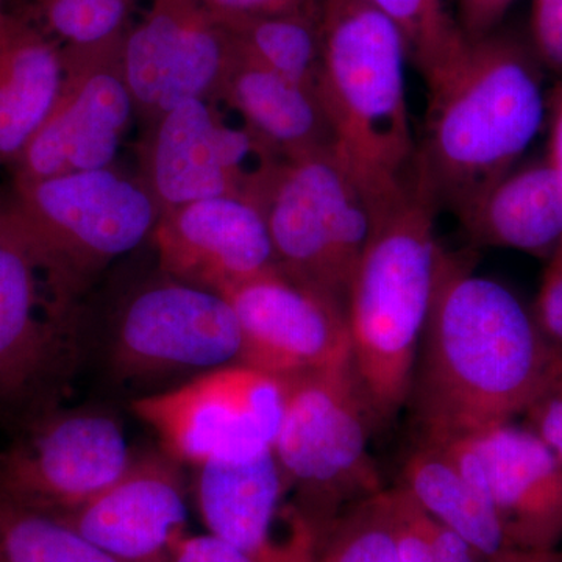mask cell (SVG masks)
Returning <instances> with one entry per match:
<instances>
[{"label":"cell","mask_w":562,"mask_h":562,"mask_svg":"<svg viewBox=\"0 0 562 562\" xmlns=\"http://www.w3.org/2000/svg\"><path fill=\"white\" fill-rule=\"evenodd\" d=\"M3 562H124L46 514L0 501Z\"/></svg>","instance_id":"d4e9b609"},{"label":"cell","mask_w":562,"mask_h":562,"mask_svg":"<svg viewBox=\"0 0 562 562\" xmlns=\"http://www.w3.org/2000/svg\"><path fill=\"white\" fill-rule=\"evenodd\" d=\"M0 562H3L2 553H0Z\"/></svg>","instance_id":"ab89813d"},{"label":"cell","mask_w":562,"mask_h":562,"mask_svg":"<svg viewBox=\"0 0 562 562\" xmlns=\"http://www.w3.org/2000/svg\"><path fill=\"white\" fill-rule=\"evenodd\" d=\"M398 484L425 512L458 532L486 560L508 549L486 495L441 443L417 442L403 462Z\"/></svg>","instance_id":"603a6c76"},{"label":"cell","mask_w":562,"mask_h":562,"mask_svg":"<svg viewBox=\"0 0 562 562\" xmlns=\"http://www.w3.org/2000/svg\"><path fill=\"white\" fill-rule=\"evenodd\" d=\"M398 29L409 61L425 83L457 57L468 36L449 9V0H368Z\"/></svg>","instance_id":"484cf974"},{"label":"cell","mask_w":562,"mask_h":562,"mask_svg":"<svg viewBox=\"0 0 562 562\" xmlns=\"http://www.w3.org/2000/svg\"><path fill=\"white\" fill-rule=\"evenodd\" d=\"M316 558V557H314ZM171 562H268L213 535L187 532L172 550ZM314 562V561H313Z\"/></svg>","instance_id":"d6a6232c"},{"label":"cell","mask_w":562,"mask_h":562,"mask_svg":"<svg viewBox=\"0 0 562 562\" xmlns=\"http://www.w3.org/2000/svg\"><path fill=\"white\" fill-rule=\"evenodd\" d=\"M458 217L483 246L552 254L562 243V177L547 157L516 166Z\"/></svg>","instance_id":"44dd1931"},{"label":"cell","mask_w":562,"mask_h":562,"mask_svg":"<svg viewBox=\"0 0 562 562\" xmlns=\"http://www.w3.org/2000/svg\"><path fill=\"white\" fill-rule=\"evenodd\" d=\"M125 33L90 46H60V88L11 169L13 180L114 166L136 114L122 60Z\"/></svg>","instance_id":"8fae6325"},{"label":"cell","mask_w":562,"mask_h":562,"mask_svg":"<svg viewBox=\"0 0 562 562\" xmlns=\"http://www.w3.org/2000/svg\"><path fill=\"white\" fill-rule=\"evenodd\" d=\"M527 427L538 435L562 462V375L542 392L528 412Z\"/></svg>","instance_id":"1f68e13d"},{"label":"cell","mask_w":562,"mask_h":562,"mask_svg":"<svg viewBox=\"0 0 562 562\" xmlns=\"http://www.w3.org/2000/svg\"><path fill=\"white\" fill-rule=\"evenodd\" d=\"M284 382L273 453L292 512L321 542L347 509L384 490L369 450L375 414L351 360Z\"/></svg>","instance_id":"8992f818"},{"label":"cell","mask_w":562,"mask_h":562,"mask_svg":"<svg viewBox=\"0 0 562 562\" xmlns=\"http://www.w3.org/2000/svg\"><path fill=\"white\" fill-rule=\"evenodd\" d=\"M241 346L238 319L224 295L160 271L117 303L110 349L122 376L151 379L236 364Z\"/></svg>","instance_id":"30bf717a"},{"label":"cell","mask_w":562,"mask_h":562,"mask_svg":"<svg viewBox=\"0 0 562 562\" xmlns=\"http://www.w3.org/2000/svg\"><path fill=\"white\" fill-rule=\"evenodd\" d=\"M7 195L33 246L85 299L114 261L149 241L161 216L140 177L132 179L114 166L13 180Z\"/></svg>","instance_id":"ba28073f"},{"label":"cell","mask_w":562,"mask_h":562,"mask_svg":"<svg viewBox=\"0 0 562 562\" xmlns=\"http://www.w3.org/2000/svg\"><path fill=\"white\" fill-rule=\"evenodd\" d=\"M140 180L161 213L205 199L255 202L280 160L246 124H227L210 99H192L150 125Z\"/></svg>","instance_id":"4fadbf2b"},{"label":"cell","mask_w":562,"mask_h":562,"mask_svg":"<svg viewBox=\"0 0 562 562\" xmlns=\"http://www.w3.org/2000/svg\"><path fill=\"white\" fill-rule=\"evenodd\" d=\"M319 95L335 151L371 199L375 214L414 173V143L398 29L368 0H322Z\"/></svg>","instance_id":"277c9868"},{"label":"cell","mask_w":562,"mask_h":562,"mask_svg":"<svg viewBox=\"0 0 562 562\" xmlns=\"http://www.w3.org/2000/svg\"><path fill=\"white\" fill-rule=\"evenodd\" d=\"M486 495L508 549L562 542V462L530 428L514 422L441 443Z\"/></svg>","instance_id":"2e32d148"},{"label":"cell","mask_w":562,"mask_h":562,"mask_svg":"<svg viewBox=\"0 0 562 562\" xmlns=\"http://www.w3.org/2000/svg\"><path fill=\"white\" fill-rule=\"evenodd\" d=\"M547 160L562 177V83L554 95L552 128H550L549 154Z\"/></svg>","instance_id":"d590c367"},{"label":"cell","mask_w":562,"mask_h":562,"mask_svg":"<svg viewBox=\"0 0 562 562\" xmlns=\"http://www.w3.org/2000/svg\"><path fill=\"white\" fill-rule=\"evenodd\" d=\"M384 498L397 546L398 562L486 561L458 532L425 512L402 484L384 487Z\"/></svg>","instance_id":"83f0119b"},{"label":"cell","mask_w":562,"mask_h":562,"mask_svg":"<svg viewBox=\"0 0 562 562\" xmlns=\"http://www.w3.org/2000/svg\"><path fill=\"white\" fill-rule=\"evenodd\" d=\"M314 562H398L384 490L351 506L331 525Z\"/></svg>","instance_id":"f1b7e54d"},{"label":"cell","mask_w":562,"mask_h":562,"mask_svg":"<svg viewBox=\"0 0 562 562\" xmlns=\"http://www.w3.org/2000/svg\"><path fill=\"white\" fill-rule=\"evenodd\" d=\"M530 46L541 66L562 74V0H532Z\"/></svg>","instance_id":"f546056e"},{"label":"cell","mask_w":562,"mask_h":562,"mask_svg":"<svg viewBox=\"0 0 562 562\" xmlns=\"http://www.w3.org/2000/svg\"><path fill=\"white\" fill-rule=\"evenodd\" d=\"M87 299L33 246L0 194V416L22 428L60 408L83 351Z\"/></svg>","instance_id":"5b68a950"},{"label":"cell","mask_w":562,"mask_h":562,"mask_svg":"<svg viewBox=\"0 0 562 562\" xmlns=\"http://www.w3.org/2000/svg\"><path fill=\"white\" fill-rule=\"evenodd\" d=\"M232 57L231 38L201 0H151L122 46L136 114L150 127L180 103L216 102Z\"/></svg>","instance_id":"5bb4252c"},{"label":"cell","mask_w":562,"mask_h":562,"mask_svg":"<svg viewBox=\"0 0 562 562\" xmlns=\"http://www.w3.org/2000/svg\"><path fill=\"white\" fill-rule=\"evenodd\" d=\"M194 495L210 535L268 562H313L317 538L294 516L290 538L279 541L273 525L286 495L273 449L247 460H216L194 468Z\"/></svg>","instance_id":"d6986e66"},{"label":"cell","mask_w":562,"mask_h":562,"mask_svg":"<svg viewBox=\"0 0 562 562\" xmlns=\"http://www.w3.org/2000/svg\"><path fill=\"white\" fill-rule=\"evenodd\" d=\"M255 202L268 224L277 269L346 305L375 209L336 151L280 158Z\"/></svg>","instance_id":"52a82bcc"},{"label":"cell","mask_w":562,"mask_h":562,"mask_svg":"<svg viewBox=\"0 0 562 562\" xmlns=\"http://www.w3.org/2000/svg\"><path fill=\"white\" fill-rule=\"evenodd\" d=\"M562 375V353L519 299L443 250L408 403L419 441L509 424Z\"/></svg>","instance_id":"6da1fadb"},{"label":"cell","mask_w":562,"mask_h":562,"mask_svg":"<svg viewBox=\"0 0 562 562\" xmlns=\"http://www.w3.org/2000/svg\"><path fill=\"white\" fill-rule=\"evenodd\" d=\"M135 0H31L20 11L58 46H90L124 35Z\"/></svg>","instance_id":"4316f807"},{"label":"cell","mask_w":562,"mask_h":562,"mask_svg":"<svg viewBox=\"0 0 562 562\" xmlns=\"http://www.w3.org/2000/svg\"><path fill=\"white\" fill-rule=\"evenodd\" d=\"M132 460L110 414L54 409L0 452V501L60 516L110 487Z\"/></svg>","instance_id":"7c38bea8"},{"label":"cell","mask_w":562,"mask_h":562,"mask_svg":"<svg viewBox=\"0 0 562 562\" xmlns=\"http://www.w3.org/2000/svg\"><path fill=\"white\" fill-rule=\"evenodd\" d=\"M216 21L243 18L271 16V14L319 13L322 0H201Z\"/></svg>","instance_id":"4dcf8cb0"},{"label":"cell","mask_w":562,"mask_h":562,"mask_svg":"<svg viewBox=\"0 0 562 562\" xmlns=\"http://www.w3.org/2000/svg\"><path fill=\"white\" fill-rule=\"evenodd\" d=\"M284 402V379L236 362L140 397L133 413L157 432L162 452L198 468L272 450Z\"/></svg>","instance_id":"9c48e42d"},{"label":"cell","mask_w":562,"mask_h":562,"mask_svg":"<svg viewBox=\"0 0 562 562\" xmlns=\"http://www.w3.org/2000/svg\"><path fill=\"white\" fill-rule=\"evenodd\" d=\"M553 262H557V265H560L562 268V243L560 244V247H558L557 251H554Z\"/></svg>","instance_id":"f35d334b"},{"label":"cell","mask_w":562,"mask_h":562,"mask_svg":"<svg viewBox=\"0 0 562 562\" xmlns=\"http://www.w3.org/2000/svg\"><path fill=\"white\" fill-rule=\"evenodd\" d=\"M539 68L530 44L495 31L468 38L427 81V117L414 172L439 206L461 216L516 168L546 114Z\"/></svg>","instance_id":"7a4b0ae2"},{"label":"cell","mask_w":562,"mask_h":562,"mask_svg":"<svg viewBox=\"0 0 562 562\" xmlns=\"http://www.w3.org/2000/svg\"><path fill=\"white\" fill-rule=\"evenodd\" d=\"M532 314L543 335L562 353V268L557 262L552 261L543 276Z\"/></svg>","instance_id":"836d02e7"},{"label":"cell","mask_w":562,"mask_h":562,"mask_svg":"<svg viewBox=\"0 0 562 562\" xmlns=\"http://www.w3.org/2000/svg\"><path fill=\"white\" fill-rule=\"evenodd\" d=\"M222 295L241 330V364L288 379L351 360L346 305L279 269Z\"/></svg>","instance_id":"9a60e30c"},{"label":"cell","mask_w":562,"mask_h":562,"mask_svg":"<svg viewBox=\"0 0 562 562\" xmlns=\"http://www.w3.org/2000/svg\"><path fill=\"white\" fill-rule=\"evenodd\" d=\"M516 0H457V21L469 40L483 38L498 24Z\"/></svg>","instance_id":"e575fe53"},{"label":"cell","mask_w":562,"mask_h":562,"mask_svg":"<svg viewBox=\"0 0 562 562\" xmlns=\"http://www.w3.org/2000/svg\"><path fill=\"white\" fill-rule=\"evenodd\" d=\"M61 49L0 0V169H13L60 88Z\"/></svg>","instance_id":"7402d4cb"},{"label":"cell","mask_w":562,"mask_h":562,"mask_svg":"<svg viewBox=\"0 0 562 562\" xmlns=\"http://www.w3.org/2000/svg\"><path fill=\"white\" fill-rule=\"evenodd\" d=\"M124 562H171L187 535L180 462L166 452L133 457L110 487L74 512L50 516Z\"/></svg>","instance_id":"ac0fdd59"},{"label":"cell","mask_w":562,"mask_h":562,"mask_svg":"<svg viewBox=\"0 0 562 562\" xmlns=\"http://www.w3.org/2000/svg\"><path fill=\"white\" fill-rule=\"evenodd\" d=\"M484 562H562V549L522 550L506 549Z\"/></svg>","instance_id":"8d00e7d4"},{"label":"cell","mask_w":562,"mask_h":562,"mask_svg":"<svg viewBox=\"0 0 562 562\" xmlns=\"http://www.w3.org/2000/svg\"><path fill=\"white\" fill-rule=\"evenodd\" d=\"M216 22L244 57L319 92L321 11Z\"/></svg>","instance_id":"cb8c5ba5"},{"label":"cell","mask_w":562,"mask_h":562,"mask_svg":"<svg viewBox=\"0 0 562 562\" xmlns=\"http://www.w3.org/2000/svg\"><path fill=\"white\" fill-rule=\"evenodd\" d=\"M31 0H7L11 10L21 11Z\"/></svg>","instance_id":"74e56055"},{"label":"cell","mask_w":562,"mask_h":562,"mask_svg":"<svg viewBox=\"0 0 562 562\" xmlns=\"http://www.w3.org/2000/svg\"><path fill=\"white\" fill-rule=\"evenodd\" d=\"M438 210L430 188L414 172L405 190L375 214L347 292L351 361L379 424L408 405L443 254Z\"/></svg>","instance_id":"3957f363"},{"label":"cell","mask_w":562,"mask_h":562,"mask_svg":"<svg viewBox=\"0 0 562 562\" xmlns=\"http://www.w3.org/2000/svg\"><path fill=\"white\" fill-rule=\"evenodd\" d=\"M150 241L160 271L220 294L277 269L265 214L241 195L161 213Z\"/></svg>","instance_id":"e0dca14e"},{"label":"cell","mask_w":562,"mask_h":562,"mask_svg":"<svg viewBox=\"0 0 562 562\" xmlns=\"http://www.w3.org/2000/svg\"><path fill=\"white\" fill-rule=\"evenodd\" d=\"M217 99L235 110L279 158L335 150V136L319 92L284 79L235 47Z\"/></svg>","instance_id":"ffe728a7"}]
</instances>
